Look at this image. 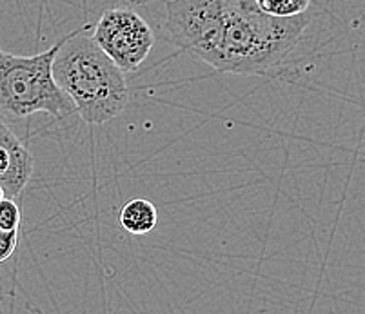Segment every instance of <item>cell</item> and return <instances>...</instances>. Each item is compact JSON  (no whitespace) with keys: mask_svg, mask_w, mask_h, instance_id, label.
I'll use <instances>...</instances> for the list:
<instances>
[{"mask_svg":"<svg viewBox=\"0 0 365 314\" xmlns=\"http://www.w3.org/2000/svg\"><path fill=\"white\" fill-rule=\"evenodd\" d=\"M164 35L175 48L218 73L282 78L317 21L311 8L273 16L255 0H164Z\"/></svg>","mask_w":365,"mask_h":314,"instance_id":"6da1fadb","label":"cell"},{"mask_svg":"<svg viewBox=\"0 0 365 314\" xmlns=\"http://www.w3.org/2000/svg\"><path fill=\"white\" fill-rule=\"evenodd\" d=\"M51 73L86 124H106L128 105L125 73L95 44L89 24L64 36L53 58Z\"/></svg>","mask_w":365,"mask_h":314,"instance_id":"7a4b0ae2","label":"cell"},{"mask_svg":"<svg viewBox=\"0 0 365 314\" xmlns=\"http://www.w3.org/2000/svg\"><path fill=\"white\" fill-rule=\"evenodd\" d=\"M62 41L64 36L53 48L29 57L0 49V113L15 118L48 113L62 118L75 111L69 98L53 80V58Z\"/></svg>","mask_w":365,"mask_h":314,"instance_id":"3957f363","label":"cell"},{"mask_svg":"<svg viewBox=\"0 0 365 314\" xmlns=\"http://www.w3.org/2000/svg\"><path fill=\"white\" fill-rule=\"evenodd\" d=\"M95 44L124 73L137 71L151 53L155 33L131 8H111L91 26Z\"/></svg>","mask_w":365,"mask_h":314,"instance_id":"277c9868","label":"cell"},{"mask_svg":"<svg viewBox=\"0 0 365 314\" xmlns=\"http://www.w3.org/2000/svg\"><path fill=\"white\" fill-rule=\"evenodd\" d=\"M33 174V155L0 118V187L6 198L21 197Z\"/></svg>","mask_w":365,"mask_h":314,"instance_id":"5b68a950","label":"cell"},{"mask_svg":"<svg viewBox=\"0 0 365 314\" xmlns=\"http://www.w3.org/2000/svg\"><path fill=\"white\" fill-rule=\"evenodd\" d=\"M122 229L133 236H145L158 224V211L155 204L145 198H133L124 204L118 216Z\"/></svg>","mask_w":365,"mask_h":314,"instance_id":"8992f818","label":"cell"},{"mask_svg":"<svg viewBox=\"0 0 365 314\" xmlns=\"http://www.w3.org/2000/svg\"><path fill=\"white\" fill-rule=\"evenodd\" d=\"M258 8L273 16H297L311 8V0H255Z\"/></svg>","mask_w":365,"mask_h":314,"instance_id":"52a82bcc","label":"cell"},{"mask_svg":"<svg viewBox=\"0 0 365 314\" xmlns=\"http://www.w3.org/2000/svg\"><path fill=\"white\" fill-rule=\"evenodd\" d=\"M22 211L19 202L13 198L0 200V229L2 231H21Z\"/></svg>","mask_w":365,"mask_h":314,"instance_id":"ba28073f","label":"cell"},{"mask_svg":"<svg viewBox=\"0 0 365 314\" xmlns=\"http://www.w3.org/2000/svg\"><path fill=\"white\" fill-rule=\"evenodd\" d=\"M21 240V231H2L0 229V266L6 263L16 253Z\"/></svg>","mask_w":365,"mask_h":314,"instance_id":"9c48e42d","label":"cell"},{"mask_svg":"<svg viewBox=\"0 0 365 314\" xmlns=\"http://www.w3.org/2000/svg\"><path fill=\"white\" fill-rule=\"evenodd\" d=\"M122 2H128V4H135V6H142V4H145V2H149V0H122Z\"/></svg>","mask_w":365,"mask_h":314,"instance_id":"30bf717a","label":"cell"},{"mask_svg":"<svg viewBox=\"0 0 365 314\" xmlns=\"http://www.w3.org/2000/svg\"><path fill=\"white\" fill-rule=\"evenodd\" d=\"M4 198V191H2V187H0V200Z\"/></svg>","mask_w":365,"mask_h":314,"instance_id":"8fae6325","label":"cell"}]
</instances>
